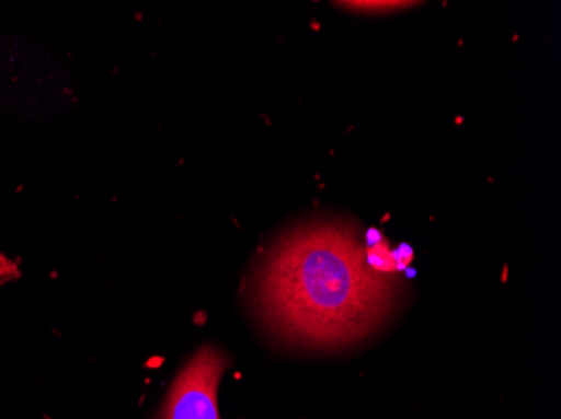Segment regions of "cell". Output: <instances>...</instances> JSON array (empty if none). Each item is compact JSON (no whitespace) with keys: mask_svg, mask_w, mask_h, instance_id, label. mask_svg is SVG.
<instances>
[{"mask_svg":"<svg viewBox=\"0 0 561 419\" xmlns=\"http://www.w3.org/2000/svg\"><path fill=\"white\" fill-rule=\"evenodd\" d=\"M389 273L371 266L348 223H302L261 261L254 302L264 324L289 345L348 348L392 314L399 291Z\"/></svg>","mask_w":561,"mask_h":419,"instance_id":"cell-1","label":"cell"},{"mask_svg":"<svg viewBox=\"0 0 561 419\" xmlns=\"http://www.w3.org/2000/svg\"><path fill=\"white\" fill-rule=\"evenodd\" d=\"M229 359L214 346L198 349L176 374L162 419H220L217 389Z\"/></svg>","mask_w":561,"mask_h":419,"instance_id":"cell-2","label":"cell"},{"mask_svg":"<svg viewBox=\"0 0 561 419\" xmlns=\"http://www.w3.org/2000/svg\"><path fill=\"white\" fill-rule=\"evenodd\" d=\"M339 5L348 11L367 12V14H390V12L412 8L415 2H340Z\"/></svg>","mask_w":561,"mask_h":419,"instance_id":"cell-3","label":"cell"}]
</instances>
